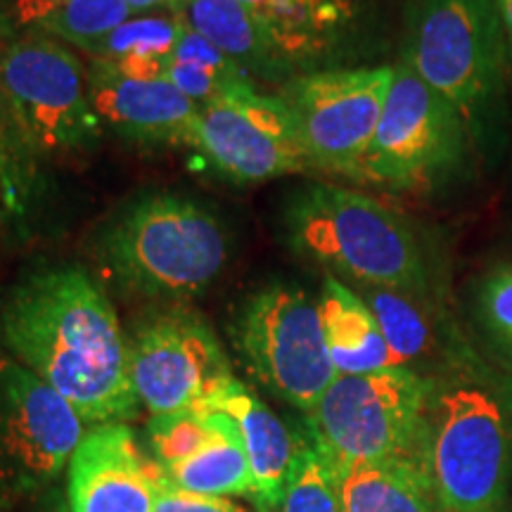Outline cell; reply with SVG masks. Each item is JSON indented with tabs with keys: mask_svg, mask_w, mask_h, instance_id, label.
Wrapping results in <instances>:
<instances>
[{
	"mask_svg": "<svg viewBox=\"0 0 512 512\" xmlns=\"http://www.w3.org/2000/svg\"><path fill=\"white\" fill-rule=\"evenodd\" d=\"M38 512H69L67 496L57 494V489H50L46 496L38 503Z\"/></svg>",
	"mask_w": 512,
	"mask_h": 512,
	"instance_id": "d6a6232c",
	"label": "cell"
},
{
	"mask_svg": "<svg viewBox=\"0 0 512 512\" xmlns=\"http://www.w3.org/2000/svg\"><path fill=\"white\" fill-rule=\"evenodd\" d=\"M181 31L183 22L174 12L133 15L86 53L133 79H164Z\"/></svg>",
	"mask_w": 512,
	"mask_h": 512,
	"instance_id": "7402d4cb",
	"label": "cell"
},
{
	"mask_svg": "<svg viewBox=\"0 0 512 512\" xmlns=\"http://www.w3.org/2000/svg\"><path fill=\"white\" fill-rule=\"evenodd\" d=\"M36 162L38 157L24 138L15 112H12L8 98H5L3 83H0V171L5 183L15 197L19 211L29 202L36 183Z\"/></svg>",
	"mask_w": 512,
	"mask_h": 512,
	"instance_id": "83f0119b",
	"label": "cell"
},
{
	"mask_svg": "<svg viewBox=\"0 0 512 512\" xmlns=\"http://www.w3.org/2000/svg\"><path fill=\"white\" fill-rule=\"evenodd\" d=\"M477 304L486 328L512 347V261H498L482 275Z\"/></svg>",
	"mask_w": 512,
	"mask_h": 512,
	"instance_id": "f1b7e54d",
	"label": "cell"
},
{
	"mask_svg": "<svg viewBox=\"0 0 512 512\" xmlns=\"http://www.w3.org/2000/svg\"><path fill=\"white\" fill-rule=\"evenodd\" d=\"M211 408L204 411H181L159 415L150 420V448L152 460L171 470L200 448L211 434Z\"/></svg>",
	"mask_w": 512,
	"mask_h": 512,
	"instance_id": "4316f807",
	"label": "cell"
},
{
	"mask_svg": "<svg viewBox=\"0 0 512 512\" xmlns=\"http://www.w3.org/2000/svg\"><path fill=\"white\" fill-rule=\"evenodd\" d=\"M285 240L344 283L427 297L430 256L408 216L344 185L311 183L287 197Z\"/></svg>",
	"mask_w": 512,
	"mask_h": 512,
	"instance_id": "3957f363",
	"label": "cell"
},
{
	"mask_svg": "<svg viewBox=\"0 0 512 512\" xmlns=\"http://www.w3.org/2000/svg\"><path fill=\"white\" fill-rule=\"evenodd\" d=\"M498 17H501L503 31H505V41H508V50H510V60H512V0H494Z\"/></svg>",
	"mask_w": 512,
	"mask_h": 512,
	"instance_id": "1f68e13d",
	"label": "cell"
},
{
	"mask_svg": "<svg viewBox=\"0 0 512 512\" xmlns=\"http://www.w3.org/2000/svg\"><path fill=\"white\" fill-rule=\"evenodd\" d=\"M235 344L254 380L304 413L337 380L318 299L299 285L271 283L256 290L235 320Z\"/></svg>",
	"mask_w": 512,
	"mask_h": 512,
	"instance_id": "9c48e42d",
	"label": "cell"
},
{
	"mask_svg": "<svg viewBox=\"0 0 512 512\" xmlns=\"http://www.w3.org/2000/svg\"><path fill=\"white\" fill-rule=\"evenodd\" d=\"M508 155L512 157V60H510V147Z\"/></svg>",
	"mask_w": 512,
	"mask_h": 512,
	"instance_id": "e575fe53",
	"label": "cell"
},
{
	"mask_svg": "<svg viewBox=\"0 0 512 512\" xmlns=\"http://www.w3.org/2000/svg\"><path fill=\"white\" fill-rule=\"evenodd\" d=\"M477 162L475 143L456 107L396 60L358 181L394 192H437L470 176Z\"/></svg>",
	"mask_w": 512,
	"mask_h": 512,
	"instance_id": "8992f818",
	"label": "cell"
},
{
	"mask_svg": "<svg viewBox=\"0 0 512 512\" xmlns=\"http://www.w3.org/2000/svg\"><path fill=\"white\" fill-rule=\"evenodd\" d=\"M508 422L475 384L441 389L427 408L425 463L441 512H496L505 494Z\"/></svg>",
	"mask_w": 512,
	"mask_h": 512,
	"instance_id": "ba28073f",
	"label": "cell"
},
{
	"mask_svg": "<svg viewBox=\"0 0 512 512\" xmlns=\"http://www.w3.org/2000/svg\"><path fill=\"white\" fill-rule=\"evenodd\" d=\"M211 408L228 413L238 425L252 470L254 489L249 501L259 512H275L304 439L294 437L271 406L240 380L230 382Z\"/></svg>",
	"mask_w": 512,
	"mask_h": 512,
	"instance_id": "e0dca14e",
	"label": "cell"
},
{
	"mask_svg": "<svg viewBox=\"0 0 512 512\" xmlns=\"http://www.w3.org/2000/svg\"><path fill=\"white\" fill-rule=\"evenodd\" d=\"M0 211H15V214H19V207L15 197H12L8 183H5L3 171H0Z\"/></svg>",
	"mask_w": 512,
	"mask_h": 512,
	"instance_id": "836d02e7",
	"label": "cell"
},
{
	"mask_svg": "<svg viewBox=\"0 0 512 512\" xmlns=\"http://www.w3.org/2000/svg\"><path fill=\"white\" fill-rule=\"evenodd\" d=\"M230 242L214 211L178 195L128 204L100 238V261L124 290L181 302L219 278Z\"/></svg>",
	"mask_w": 512,
	"mask_h": 512,
	"instance_id": "277c9868",
	"label": "cell"
},
{
	"mask_svg": "<svg viewBox=\"0 0 512 512\" xmlns=\"http://www.w3.org/2000/svg\"><path fill=\"white\" fill-rule=\"evenodd\" d=\"M133 15H150V12H171L178 0H126Z\"/></svg>",
	"mask_w": 512,
	"mask_h": 512,
	"instance_id": "4dcf8cb0",
	"label": "cell"
},
{
	"mask_svg": "<svg viewBox=\"0 0 512 512\" xmlns=\"http://www.w3.org/2000/svg\"><path fill=\"white\" fill-rule=\"evenodd\" d=\"M86 430L72 403L0 347V510L46 496Z\"/></svg>",
	"mask_w": 512,
	"mask_h": 512,
	"instance_id": "30bf717a",
	"label": "cell"
},
{
	"mask_svg": "<svg viewBox=\"0 0 512 512\" xmlns=\"http://www.w3.org/2000/svg\"><path fill=\"white\" fill-rule=\"evenodd\" d=\"M434 384L399 366L337 375L311 413L309 439L332 472L396 458H425L427 408Z\"/></svg>",
	"mask_w": 512,
	"mask_h": 512,
	"instance_id": "5b68a950",
	"label": "cell"
},
{
	"mask_svg": "<svg viewBox=\"0 0 512 512\" xmlns=\"http://www.w3.org/2000/svg\"><path fill=\"white\" fill-rule=\"evenodd\" d=\"M0 83L38 159L83 150L100 136L88 67L55 38L0 19Z\"/></svg>",
	"mask_w": 512,
	"mask_h": 512,
	"instance_id": "52a82bcc",
	"label": "cell"
},
{
	"mask_svg": "<svg viewBox=\"0 0 512 512\" xmlns=\"http://www.w3.org/2000/svg\"><path fill=\"white\" fill-rule=\"evenodd\" d=\"M69 512H157L155 460L128 422L91 425L67 467Z\"/></svg>",
	"mask_w": 512,
	"mask_h": 512,
	"instance_id": "9a60e30c",
	"label": "cell"
},
{
	"mask_svg": "<svg viewBox=\"0 0 512 512\" xmlns=\"http://www.w3.org/2000/svg\"><path fill=\"white\" fill-rule=\"evenodd\" d=\"M164 79L200 107L249 76L214 43L183 24L174 55L166 64Z\"/></svg>",
	"mask_w": 512,
	"mask_h": 512,
	"instance_id": "cb8c5ba5",
	"label": "cell"
},
{
	"mask_svg": "<svg viewBox=\"0 0 512 512\" xmlns=\"http://www.w3.org/2000/svg\"><path fill=\"white\" fill-rule=\"evenodd\" d=\"M128 366L140 406L152 418L211 408L238 380L207 318L183 306L138 320L128 337Z\"/></svg>",
	"mask_w": 512,
	"mask_h": 512,
	"instance_id": "7c38bea8",
	"label": "cell"
},
{
	"mask_svg": "<svg viewBox=\"0 0 512 512\" xmlns=\"http://www.w3.org/2000/svg\"><path fill=\"white\" fill-rule=\"evenodd\" d=\"M358 294L373 311L384 342L392 349L399 366L408 368V363L430 351L434 332L425 309L427 297L387 287H358Z\"/></svg>",
	"mask_w": 512,
	"mask_h": 512,
	"instance_id": "d4e9b609",
	"label": "cell"
},
{
	"mask_svg": "<svg viewBox=\"0 0 512 512\" xmlns=\"http://www.w3.org/2000/svg\"><path fill=\"white\" fill-rule=\"evenodd\" d=\"M318 309L325 344L337 375H368L399 368V361L384 342L373 311L347 283L335 275H325Z\"/></svg>",
	"mask_w": 512,
	"mask_h": 512,
	"instance_id": "ac0fdd59",
	"label": "cell"
},
{
	"mask_svg": "<svg viewBox=\"0 0 512 512\" xmlns=\"http://www.w3.org/2000/svg\"><path fill=\"white\" fill-rule=\"evenodd\" d=\"M185 145L235 183H266L311 171L283 100L256 91L252 79L233 83L197 107Z\"/></svg>",
	"mask_w": 512,
	"mask_h": 512,
	"instance_id": "4fadbf2b",
	"label": "cell"
},
{
	"mask_svg": "<svg viewBox=\"0 0 512 512\" xmlns=\"http://www.w3.org/2000/svg\"><path fill=\"white\" fill-rule=\"evenodd\" d=\"M88 88L100 124L138 143H188L197 105L166 79H133L91 60Z\"/></svg>",
	"mask_w": 512,
	"mask_h": 512,
	"instance_id": "2e32d148",
	"label": "cell"
},
{
	"mask_svg": "<svg viewBox=\"0 0 512 512\" xmlns=\"http://www.w3.org/2000/svg\"><path fill=\"white\" fill-rule=\"evenodd\" d=\"M394 81V64L330 67L278 86L311 169L358 181Z\"/></svg>",
	"mask_w": 512,
	"mask_h": 512,
	"instance_id": "8fae6325",
	"label": "cell"
},
{
	"mask_svg": "<svg viewBox=\"0 0 512 512\" xmlns=\"http://www.w3.org/2000/svg\"><path fill=\"white\" fill-rule=\"evenodd\" d=\"M275 512H342L337 475L311 439H304Z\"/></svg>",
	"mask_w": 512,
	"mask_h": 512,
	"instance_id": "484cf974",
	"label": "cell"
},
{
	"mask_svg": "<svg viewBox=\"0 0 512 512\" xmlns=\"http://www.w3.org/2000/svg\"><path fill=\"white\" fill-rule=\"evenodd\" d=\"M287 34L304 38L339 62L351 55L368 17L366 0H238Z\"/></svg>",
	"mask_w": 512,
	"mask_h": 512,
	"instance_id": "ffe728a7",
	"label": "cell"
},
{
	"mask_svg": "<svg viewBox=\"0 0 512 512\" xmlns=\"http://www.w3.org/2000/svg\"><path fill=\"white\" fill-rule=\"evenodd\" d=\"M342 512H441L425 458H396L337 472Z\"/></svg>",
	"mask_w": 512,
	"mask_h": 512,
	"instance_id": "d6986e66",
	"label": "cell"
},
{
	"mask_svg": "<svg viewBox=\"0 0 512 512\" xmlns=\"http://www.w3.org/2000/svg\"><path fill=\"white\" fill-rule=\"evenodd\" d=\"M0 347L64 396L91 425L140 411L128 339L102 287L79 266L31 273L0 304Z\"/></svg>",
	"mask_w": 512,
	"mask_h": 512,
	"instance_id": "6da1fadb",
	"label": "cell"
},
{
	"mask_svg": "<svg viewBox=\"0 0 512 512\" xmlns=\"http://www.w3.org/2000/svg\"><path fill=\"white\" fill-rule=\"evenodd\" d=\"M174 15L214 43L247 76L283 86L299 74L339 67L318 46L292 36L238 0H178Z\"/></svg>",
	"mask_w": 512,
	"mask_h": 512,
	"instance_id": "5bb4252c",
	"label": "cell"
},
{
	"mask_svg": "<svg viewBox=\"0 0 512 512\" xmlns=\"http://www.w3.org/2000/svg\"><path fill=\"white\" fill-rule=\"evenodd\" d=\"M211 434L207 441L162 475L178 489L207 496H247L252 498V470L240 430L228 413L211 408Z\"/></svg>",
	"mask_w": 512,
	"mask_h": 512,
	"instance_id": "44dd1931",
	"label": "cell"
},
{
	"mask_svg": "<svg viewBox=\"0 0 512 512\" xmlns=\"http://www.w3.org/2000/svg\"><path fill=\"white\" fill-rule=\"evenodd\" d=\"M15 17L19 27L86 53L133 12L126 0H17Z\"/></svg>",
	"mask_w": 512,
	"mask_h": 512,
	"instance_id": "603a6c76",
	"label": "cell"
},
{
	"mask_svg": "<svg viewBox=\"0 0 512 512\" xmlns=\"http://www.w3.org/2000/svg\"><path fill=\"white\" fill-rule=\"evenodd\" d=\"M155 486H157V512H247L242 505L233 503L226 496L192 494L178 489L162 475L155 463Z\"/></svg>",
	"mask_w": 512,
	"mask_h": 512,
	"instance_id": "f546056e",
	"label": "cell"
},
{
	"mask_svg": "<svg viewBox=\"0 0 512 512\" xmlns=\"http://www.w3.org/2000/svg\"><path fill=\"white\" fill-rule=\"evenodd\" d=\"M399 60L463 117L479 164L510 147V50L494 0H406Z\"/></svg>",
	"mask_w": 512,
	"mask_h": 512,
	"instance_id": "7a4b0ae2",
	"label": "cell"
}]
</instances>
